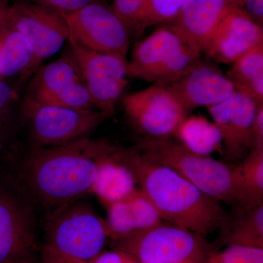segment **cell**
<instances>
[{"label": "cell", "instance_id": "1", "mask_svg": "<svg viewBox=\"0 0 263 263\" xmlns=\"http://www.w3.org/2000/svg\"><path fill=\"white\" fill-rule=\"evenodd\" d=\"M113 145L89 137L37 147L22 165V179L33 200L55 210L93 193L99 160Z\"/></svg>", "mask_w": 263, "mask_h": 263}, {"label": "cell", "instance_id": "2", "mask_svg": "<svg viewBox=\"0 0 263 263\" xmlns=\"http://www.w3.org/2000/svg\"><path fill=\"white\" fill-rule=\"evenodd\" d=\"M139 190L162 220L205 237L219 229L227 214L219 202L200 191L179 173L147 160L136 147L119 148Z\"/></svg>", "mask_w": 263, "mask_h": 263}, {"label": "cell", "instance_id": "3", "mask_svg": "<svg viewBox=\"0 0 263 263\" xmlns=\"http://www.w3.org/2000/svg\"><path fill=\"white\" fill-rule=\"evenodd\" d=\"M108 238L105 221L81 200L52 211L38 263H92Z\"/></svg>", "mask_w": 263, "mask_h": 263}, {"label": "cell", "instance_id": "4", "mask_svg": "<svg viewBox=\"0 0 263 263\" xmlns=\"http://www.w3.org/2000/svg\"><path fill=\"white\" fill-rule=\"evenodd\" d=\"M136 148L147 160L174 170L218 202L238 205L232 167L224 162L194 153L172 138H143Z\"/></svg>", "mask_w": 263, "mask_h": 263}, {"label": "cell", "instance_id": "5", "mask_svg": "<svg viewBox=\"0 0 263 263\" xmlns=\"http://www.w3.org/2000/svg\"><path fill=\"white\" fill-rule=\"evenodd\" d=\"M113 246L138 263H207L217 251L202 235L167 221L114 240Z\"/></svg>", "mask_w": 263, "mask_h": 263}, {"label": "cell", "instance_id": "6", "mask_svg": "<svg viewBox=\"0 0 263 263\" xmlns=\"http://www.w3.org/2000/svg\"><path fill=\"white\" fill-rule=\"evenodd\" d=\"M202 58L167 27H161L133 48L127 76L169 86Z\"/></svg>", "mask_w": 263, "mask_h": 263}, {"label": "cell", "instance_id": "7", "mask_svg": "<svg viewBox=\"0 0 263 263\" xmlns=\"http://www.w3.org/2000/svg\"><path fill=\"white\" fill-rule=\"evenodd\" d=\"M6 26L20 32L32 48V61L21 75V81L34 73L68 41V29L61 13L29 2L16 0L10 5Z\"/></svg>", "mask_w": 263, "mask_h": 263}, {"label": "cell", "instance_id": "8", "mask_svg": "<svg viewBox=\"0 0 263 263\" xmlns=\"http://www.w3.org/2000/svg\"><path fill=\"white\" fill-rule=\"evenodd\" d=\"M24 106L37 147L54 146L87 138L111 117L101 110L45 105L27 99Z\"/></svg>", "mask_w": 263, "mask_h": 263}, {"label": "cell", "instance_id": "9", "mask_svg": "<svg viewBox=\"0 0 263 263\" xmlns=\"http://www.w3.org/2000/svg\"><path fill=\"white\" fill-rule=\"evenodd\" d=\"M61 15L68 40L90 51L127 59L130 36L110 7L94 3Z\"/></svg>", "mask_w": 263, "mask_h": 263}, {"label": "cell", "instance_id": "10", "mask_svg": "<svg viewBox=\"0 0 263 263\" xmlns=\"http://www.w3.org/2000/svg\"><path fill=\"white\" fill-rule=\"evenodd\" d=\"M124 112L146 138L174 137L187 111L168 86L154 84L123 98Z\"/></svg>", "mask_w": 263, "mask_h": 263}, {"label": "cell", "instance_id": "11", "mask_svg": "<svg viewBox=\"0 0 263 263\" xmlns=\"http://www.w3.org/2000/svg\"><path fill=\"white\" fill-rule=\"evenodd\" d=\"M70 54L85 81L95 108L113 115L128 84L127 60L90 51L68 40Z\"/></svg>", "mask_w": 263, "mask_h": 263}, {"label": "cell", "instance_id": "12", "mask_svg": "<svg viewBox=\"0 0 263 263\" xmlns=\"http://www.w3.org/2000/svg\"><path fill=\"white\" fill-rule=\"evenodd\" d=\"M39 250L30 204L0 187V263H38Z\"/></svg>", "mask_w": 263, "mask_h": 263}, {"label": "cell", "instance_id": "13", "mask_svg": "<svg viewBox=\"0 0 263 263\" xmlns=\"http://www.w3.org/2000/svg\"><path fill=\"white\" fill-rule=\"evenodd\" d=\"M258 106L235 91L226 101L208 108L220 132L222 154L228 162H241L252 148V125Z\"/></svg>", "mask_w": 263, "mask_h": 263}, {"label": "cell", "instance_id": "14", "mask_svg": "<svg viewBox=\"0 0 263 263\" xmlns=\"http://www.w3.org/2000/svg\"><path fill=\"white\" fill-rule=\"evenodd\" d=\"M261 43L262 25L254 20L238 0L221 21L205 53L216 62L229 65Z\"/></svg>", "mask_w": 263, "mask_h": 263}, {"label": "cell", "instance_id": "15", "mask_svg": "<svg viewBox=\"0 0 263 263\" xmlns=\"http://www.w3.org/2000/svg\"><path fill=\"white\" fill-rule=\"evenodd\" d=\"M238 0H186L167 28L198 53H205L218 26Z\"/></svg>", "mask_w": 263, "mask_h": 263}, {"label": "cell", "instance_id": "16", "mask_svg": "<svg viewBox=\"0 0 263 263\" xmlns=\"http://www.w3.org/2000/svg\"><path fill=\"white\" fill-rule=\"evenodd\" d=\"M168 86L187 112L218 105L235 92L233 84L220 69L202 58Z\"/></svg>", "mask_w": 263, "mask_h": 263}, {"label": "cell", "instance_id": "17", "mask_svg": "<svg viewBox=\"0 0 263 263\" xmlns=\"http://www.w3.org/2000/svg\"><path fill=\"white\" fill-rule=\"evenodd\" d=\"M136 178L119 152L112 146L100 159L93 193L105 207L124 200L137 189Z\"/></svg>", "mask_w": 263, "mask_h": 263}, {"label": "cell", "instance_id": "18", "mask_svg": "<svg viewBox=\"0 0 263 263\" xmlns=\"http://www.w3.org/2000/svg\"><path fill=\"white\" fill-rule=\"evenodd\" d=\"M234 216L227 215L219 230L218 245L240 246L263 249V205L236 207Z\"/></svg>", "mask_w": 263, "mask_h": 263}, {"label": "cell", "instance_id": "19", "mask_svg": "<svg viewBox=\"0 0 263 263\" xmlns=\"http://www.w3.org/2000/svg\"><path fill=\"white\" fill-rule=\"evenodd\" d=\"M35 72L26 99L37 103H47L50 99L70 84L83 81L70 53L49 65L41 66Z\"/></svg>", "mask_w": 263, "mask_h": 263}, {"label": "cell", "instance_id": "20", "mask_svg": "<svg viewBox=\"0 0 263 263\" xmlns=\"http://www.w3.org/2000/svg\"><path fill=\"white\" fill-rule=\"evenodd\" d=\"M237 207L263 205V148H252L239 164L232 167Z\"/></svg>", "mask_w": 263, "mask_h": 263}, {"label": "cell", "instance_id": "21", "mask_svg": "<svg viewBox=\"0 0 263 263\" xmlns=\"http://www.w3.org/2000/svg\"><path fill=\"white\" fill-rule=\"evenodd\" d=\"M226 77L237 92L248 97L257 105L263 104V43L233 64Z\"/></svg>", "mask_w": 263, "mask_h": 263}, {"label": "cell", "instance_id": "22", "mask_svg": "<svg viewBox=\"0 0 263 263\" xmlns=\"http://www.w3.org/2000/svg\"><path fill=\"white\" fill-rule=\"evenodd\" d=\"M180 143L194 153L210 156L222 152V138L214 123L201 116L186 117L174 135Z\"/></svg>", "mask_w": 263, "mask_h": 263}, {"label": "cell", "instance_id": "23", "mask_svg": "<svg viewBox=\"0 0 263 263\" xmlns=\"http://www.w3.org/2000/svg\"><path fill=\"white\" fill-rule=\"evenodd\" d=\"M32 59V48L27 39L5 24L0 30V80L23 74Z\"/></svg>", "mask_w": 263, "mask_h": 263}, {"label": "cell", "instance_id": "24", "mask_svg": "<svg viewBox=\"0 0 263 263\" xmlns=\"http://www.w3.org/2000/svg\"><path fill=\"white\" fill-rule=\"evenodd\" d=\"M186 0H147L137 20L135 37L141 35L146 27L169 23L179 13Z\"/></svg>", "mask_w": 263, "mask_h": 263}, {"label": "cell", "instance_id": "25", "mask_svg": "<svg viewBox=\"0 0 263 263\" xmlns=\"http://www.w3.org/2000/svg\"><path fill=\"white\" fill-rule=\"evenodd\" d=\"M124 200L134 219L136 232L149 229L163 221L157 209L139 189L137 188Z\"/></svg>", "mask_w": 263, "mask_h": 263}, {"label": "cell", "instance_id": "26", "mask_svg": "<svg viewBox=\"0 0 263 263\" xmlns=\"http://www.w3.org/2000/svg\"><path fill=\"white\" fill-rule=\"evenodd\" d=\"M108 218L105 221L109 238L120 239L136 233L134 219L126 200L114 202L106 208Z\"/></svg>", "mask_w": 263, "mask_h": 263}, {"label": "cell", "instance_id": "27", "mask_svg": "<svg viewBox=\"0 0 263 263\" xmlns=\"http://www.w3.org/2000/svg\"><path fill=\"white\" fill-rule=\"evenodd\" d=\"M45 105L79 110H91L95 107L89 91L82 81H76L70 84L50 99Z\"/></svg>", "mask_w": 263, "mask_h": 263}, {"label": "cell", "instance_id": "28", "mask_svg": "<svg viewBox=\"0 0 263 263\" xmlns=\"http://www.w3.org/2000/svg\"><path fill=\"white\" fill-rule=\"evenodd\" d=\"M207 263H263V249L229 246L212 253Z\"/></svg>", "mask_w": 263, "mask_h": 263}, {"label": "cell", "instance_id": "29", "mask_svg": "<svg viewBox=\"0 0 263 263\" xmlns=\"http://www.w3.org/2000/svg\"><path fill=\"white\" fill-rule=\"evenodd\" d=\"M147 0H114L110 7L122 21L129 36L136 34L137 20Z\"/></svg>", "mask_w": 263, "mask_h": 263}, {"label": "cell", "instance_id": "30", "mask_svg": "<svg viewBox=\"0 0 263 263\" xmlns=\"http://www.w3.org/2000/svg\"><path fill=\"white\" fill-rule=\"evenodd\" d=\"M34 3L60 13H71L99 0H21Z\"/></svg>", "mask_w": 263, "mask_h": 263}, {"label": "cell", "instance_id": "31", "mask_svg": "<svg viewBox=\"0 0 263 263\" xmlns=\"http://www.w3.org/2000/svg\"><path fill=\"white\" fill-rule=\"evenodd\" d=\"M252 148H263V104L257 107L252 125Z\"/></svg>", "mask_w": 263, "mask_h": 263}, {"label": "cell", "instance_id": "32", "mask_svg": "<svg viewBox=\"0 0 263 263\" xmlns=\"http://www.w3.org/2000/svg\"><path fill=\"white\" fill-rule=\"evenodd\" d=\"M242 7L255 22L262 25L263 0H239Z\"/></svg>", "mask_w": 263, "mask_h": 263}, {"label": "cell", "instance_id": "33", "mask_svg": "<svg viewBox=\"0 0 263 263\" xmlns=\"http://www.w3.org/2000/svg\"><path fill=\"white\" fill-rule=\"evenodd\" d=\"M15 98L13 89L3 80H0V119Z\"/></svg>", "mask_w": 263, "mask_h": 263}, {"label": "cell", "instance_id": "34", "mask_svg": "<svg viewBox=\"0 0 263 263\" xmlns=\"http://www.w3.org/2000/svg\"><path fill=\"white\" fill-rule=\"evenodd\" d=\"M92 263H124L123 254L116 249L110 252H102Z\"/></svg>", "mask_w": 263, "mask_h": 263}, {"label": "cell", "instance_id": "35", "mask_svg": "<svg viewBox=\"0 0 263 263\" xmlns=\"http://www.w3.org/2000/svg\"><path fill=\"white\" fill-rule=\"evenodd\" d=\"M10 5L9 0H0V30L6 24L7 13Z\"/></svg>", "mask_w": 263, "mask_h": 263}, {"label": "cell", "instance_id": "36", "mask_svg": "<svg viewBox=\"0 0 263 263\" xmlns=\"http://www.w3.org/2000/svg\"><path fill=\"white\" fill-rule=\"evenodd\" d=\"M123 254V258H124V263H138L137 262L136 260H134L133 258H131L130 257L127 255V254Z\"/></svg>", "mask_w": 263, "mask_h": 263}]
</instances>
